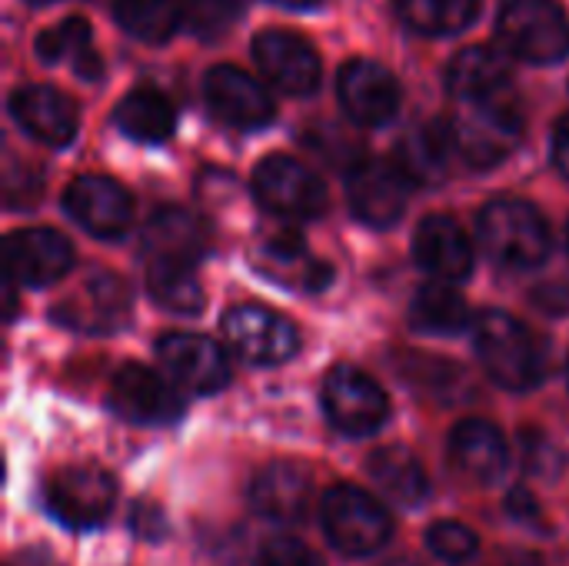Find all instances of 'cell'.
<instances>
[{"label": "cell", "instance_id": "obj_39", "mask_svg": "<svg viewBox=\"0 0 569 566\" xmlns=\"http://www.w3.org/2000/svg\"><path fill=\"white\" fill-rule=\"evenodd\" d=\"M507 514H510V520H517V524H523V527L547 530V520H543L540 500H537L530 490H523V487L510 490V497H507Z\"/></svg>", "mask_w": 569, "mask_h": 566}, {"label": "cell", "instance_id": "obj_9", "mask_svg": "<svg viewBox=\"0 0 569 566\" xmlns=\"http://www.w3.org/2000/svg\"><path fill=\"white\" fill-rule=\"evenodd\" d=\"M113 500H117V487L110 474L90 464L67 467L53 474L47 484V510L73 530L107 520V514L113 510Z\"/></svg>", "mask_w": 569, "mask_h": 566}, {"label": "cell", "instance_id": "obj_41", "mask_svg": "<svg viewBox=\"0 0 569 566\" xmlns=\"http://www.w3.org/2000/svg\"><path fill=\"white\" fill-rule=\"evenodd\" d=\"M130 527L140 534V537H147V540H157L160 534H163V514L153 507V504H137V510H133V517H130Z\"/></svg>", "mask_w": 569, "mask_h": 566}, {"label": "cell", "instance_id": "obj_22", "mask_svg": "<svg viewBox=\"0 0 569 566\" xmlns=\"http://www.w3.org/2000/svg\"><path fill=\"white\" fill-rule=\"evenodd\" d=\"M10 113L17 117V123L30 137H37L40 143H50V147H63L77 133L73 100L53 87H43V83L17 87L10 97Z\"/></svg>", "mask_w": 569, "mask_h": 566}, {"label": "cell", "instance_id": "obj_46", "mask_svg": "<svg viewBox=\"0 0 569 566\" xmlns=\"http://www.w3.org/2000/svg\"><path fill=\"white\" fill-rule=\"evenodd\" d=\"M567 247H569V227H567Z\"/></svg>", "mask_w": 569, "mask_h": 566}, {"label": "cell", "instance_id": "obj_5", "mask_svg": "<svg viewBox=\"0 0 569 566\" xmlns=\"http://www.w3.org/2000/svg\"><path fill=\"white\" fill-rule=\"evenodd\" d=\"M323 530L350 557H367L390 540V514L360 487H333L323 497Z\"/></svg>", "mask_w": 569, "mask_h": 566}, {"label": "cell", "instance_id": "obj_45", "mask_svg": "<svg viewBox=\"0 0 569 566\" xmlns=\"http://www.w3.org/2000/svg\"><path fill=\"white\" fill-rule=\"evenodd\" d=\"M30 3H50V0H30Z\"/></svg>", "mask_w": 569, "mask_h": 566}, {"label": "cell", "instance_id": "obj_7", "mask_svg": "<svg viewBox=\"0 0 569 566\" xmlns=\"http://www.w3.org/2000/svg\"><path fill=\"white\" fill-rule=\"evenodd\" d=\"M223 337L240 360L257 364V367L283 364L300 350L297 327L283 314L257 307V304L233 307L223 317Z\"/></svg>", "mask_w": 569, "mask_h": 566}, {"label": "cell", "instance_id": "obj_34", "mask_svg": "<svg viewBox=\"0 0 569 566\" xmlns=\"http://www.w3.org/2000/svg\"><path fill=\"white\" fill-rule=\"evenodd\" d=\"M397 10L420 33H457L477 17L480 0H397Z\"/></svg>", "mask_w": 569, "mask_h": 566}, {"label": "cell", "instance_id": "obj_13", "mask_svg": "<svg viewBox=\"0 0 569 566\" xmlns=\"http://www.w3.org/2000/svg\"><path fill=\"white\" fill-rule=\"evenodd\" d=\"M50 317L57 324H63L70 330H83V334L120 330L130 317V290L113 274H93L83 280V287L77 294H70L63 304H57Z\"/></svg>", "mask_w": 569, "mask_h": 566}, {"label": "cell", "instance_id": "obj_6", "mask_svg": "<svg viewBox=\"0 0 569 566\" xmlns=\"http://www.w3.org/2000/svg\"><path fill=\"white\" fill-rule=\"evenodd\" d=\"M253 193L260 207L287 220H310L327 210V190L320 177L287 153H273L257 163Z\"/></svg>", "mask_w": 569, "mask_h": 566}, {"label": "cell", "instance_id": "obj_32", "mask_svg": "<svg viewBox=\"0 0 569 566\" xmlns=\"http://www.w3.org/2000/svg\"><path fill=\"white\" fill-rule=\"evenodd\" d=\"M147 290L170 314H200L203 310V287H200V277L193 274V264H173V260L150 264Z\"/></svg>", "mask_w": 569, "mask_h": 566}, {"label": "cell", "instance_id": "obj_18", "mask_svg": "<svg viewBox=\"0 0 569 566\" xmlns=\"http://www.w3.org/2000/svg\"><path fill=\"white\" fill-rule=\"evenodd\" d=\"M257 267L270 280H277L290 290H300V294H320L330 284V267L307 250L303 237H297L293 230H283V227L270 230L257 244Z\"/></svg>", "mask_w": 569, "mask_h": 566}, {"label": "cell", "instance_id": "obj_44", "mask_svg": "<svg viewBox=\"0 0 569 566\" xmlns=\"http://www.w3.org/2000/svg\"><path fill=\"white\" fill-rule=\"evenodd\" d=\"M383 566H417V564H410V560H390V564H383Z\"/></svg>", "mask_w": 569, "mask_h": 566}, {"label": "cell", "instance_id": "obj_23", "mask_svg": "<svg viewBox=\"0 0 569 566\" xmlns=\"http://www.w3.org/2000/svg\"><path fill=\"white\" fill-rule=\"evenodd\" d=\"M310 474L297 464H267L250 484V504L260 517L277 524H297L310 510Z\"/></svg>", "mask_w": 569, "mask_h": 566}, {"label": "cell", "instance_id": "obj_12", "mask_svg": "<svg viewBox=\"0 0 569 566\" xmlns=\"http://www.w3.org/2000/svg\"><path fill=\"white\" fill-rule=\"evenodd\" d=\"M253 57L263 77L293 97H307L320 87V57L300 33L260 30L253 37Z\"/></svg>", "mask_w": 569, "mask_h": 566}, {"label": "cell", "instance_id": "obj_37", "mask_svg": "<svg viewBox=\"0 0 569 566\" xmlns=\"http://www.w3.org/2000/svg\"><path fill=\"white\" fill-rule=\"evenodd\" d=\"M240 7L243 0H183V17L200 37H220Z\"/></svg>", "mask_w": 569, "mask_h": 566}, {"label": "cell", "instance_id": "obj_4", "mask_svg": "<svg viewBox=\"0 0 569 566\" xmlns=\"http://www.w3.org/2000/svg\"><path fill=\"white\" fill-rule=\"evenodd\" d=\"M497 33L510 53L533 63H553L569 50V20L557 0H503Z\"/></svg>", "mask_w": 569, "mask_h": 566}, {"label": "cell", "instance_id": "obj_33", "mask_svg": "<svg viewBox=\"0 0 569 566\" xmlns=\"http://www.w3.org/2000/svg\"><path fill=\"white\" fill-rule=\"evenodd\" d=\"M467 320H470L467 300L453 287H443V284L420 287L417 297H413V304H410V324L417 330H423V334L447 337V334L463 330Z\"/></svg>", "mask_w": 569, "mask_h": 566}, {"label": "cell", "instance_id": "obj_17", "mask_svg": "<svg viewBox=\"0 0 569 566\" xmlns=\"http://www.w3.org/2000/svg\"><path fill=\"white\" fill-rule=\"evenodd\" d=\"M157 357L163 370L193 394H213L230 380L227 354L200 334H167L157 344Z\"/></svg>", "mask_w": 569, "mask_h": 566}, {"label": "cell", "instance_id": "obj_27", "mask_svg": "<svg viewBox=\"0 0 569 566\" xmlns=\"http://www.w3.org/2000/svg\"><path fill=\"white\" fill-rule=\"evenodd\" d=\"M113 120L117 127L140 140V143H160L173 133L177 127V113H173V103L153 90V87H133L113 110Z\"/></svg>", "mask_w": 569, "mask_h": 566}, {"label": "cell", "instance_id": "obj_2", "mask_svg": "<svg viewBox=\"0 0 569 566\" xmlns=\"http://www.w3.org/2000/svg\"><path fill=\"white\" fill-rule=\"evenodd\" d=\"M457 153L470 167H497L507 160L523 133V110L520 100L507 90L487 100L463 103V110L450 123Z\"/></svg>", "mask_w": 569, "mask_h": 566}, {"label": "cell", "instance_id": "obj_28", "mask_svg": "<svg viewBox=\"0 0 569 566\" xmlns=\"http://www.w3.org/2000/svg\"><path fill=\"white\" fill-rule=\"evenodd\" d=\"M400 370L407 377V384L430 397V400H440V404H460L473 394V384L467 377L463 367L443 360V357H423V354H403L400 360Z\"/></svg>", "mask_w": 569, "mask_h": 566}, {"label": "cell", "instance_id": "obj_3", "mask_svg": "<svg viewBox=\"0 0 569 566\" xmlns=\"http://www.w3.org/2000/svg\"><path fill=\"white\" fill-rule=\"evenodd\" d=\"M477 234L500 267L530 270L550 254V230L537 207L523 200H493L477 217Z\"/></svg>", "mask_w": 569, "mask_h": 566}, {"label": "cell", "instance_id": "obj_35", "mask_svg": "<svg viewBox=\"0 0 569 566\" xmlns=\"http://www.w3.org/2000/svg\"><path fill=\"white\" fill-rule=\"evenodd\" d=\"M427 547L433 550V557H440L443 564H467L477 557L480 540L470 527L457 524V520H440L427 530Z\"/></svg>", "mask_w": 569, "mask_h": 566}, {"label": "cell", "instance_id": "obj_26", "mask_svg": "<svg viewBox=\"0 0 569 566\" xmlns=\"http://www.w3.org/2000/svg\"><path fill=\"white\" fill-rule=\"evenodd\" d=\"M507 87H510V60L497 47H467L447 67V90L460 103L507 93Z\"/></svg>", "mask_w": 569, "mask_h": 566}, {"label": "cell", "instance_id": "obj_30", "mask_svg": "<svg viewBox=\"0 0 569 566\" xmlns=\"http://www.w3.org/2000/svg\"><path fill=\"white\" fill-rule=\"evenodd\" d=\"M370 474L403 507H417L430 494V480H427L420 460L403 447H380L370 457Z\"/></svg>", "mask_w": 569, "mask_h": 566}, {"label": "cell", "instance_id": "obj_42", "mask_svg": "<svg viewBox=\"0 0 569 566\" xmlns=\"http://www.w3.org/2000/svg\"><path fill=\"white\" fill-rule=\"evenodd\" d=\"M553 163L569 180V113H563L553 127Z\"/></svg>", "mask_w": 569, "mask_h": 566}, {"label": "cell", "instance_id": "obj_21", "mask_svg": "<svg viewBox=\"0 0 569 566\" xmlns=\"http://www.w3.org/2000/svg\"><path fill=\"white\" fill-rule=\"evenodd\" d=\"M140 247L150 264H157V260L197 264L210 250V234L197 214H190L183 207H160L147 220Z\"/></svg>", "mask_w": 569, "mask_h": 566}, {"label": "cell", "instance_id": "obj_29", "mask_svg": "<svg viewBox=\"0 0 569 566\" xmlns=\"http://www.w3.org/2000/svg\"><path fill=\"white\" fill-rule=\"evenodd\" d=\"M37 53L43 63H60V60H70L77 77H87V80H97V70H100V57L93 53V43H90V23L77 13L63 17L57 27L43 30L37 37Z\"/></svg>", "mask_w": 569, "mask_h": 566}, {"label": "cell", "instance_id": "obj_8", "mask_svg": "<svg viewBox=\"0 0 569 566\" xmlns=\"http://www.w3.org/2000/svg\"><path fill=\"white\" fill-rule=\"evenodd\" d=\"M323 407L337 430L367 437L390 417L383 387L357 367H333L323 380Z\"/></svg>", "mask_w": 569, "mask_h": 566}, {"label": "cell", "instance_id": "obj_36", "mask_svg": "<svg viewBox=\"0 0 569 566\" xmlns=\"http://www.w3.org/2000/svg\"><path fill=\"white\" fill-rule=\"evenodd\" d=\"M523 444V467L527 474H533L537 480H557L567 470V454L557 440H550L543 430H523L520 437Z\"/></svg>", "mask_w": 569, "mask_h": 566}, {"label": "cell", "instance_id": "obj_20", "mask_svg": "<svg viewBox=\"0 0 569 566\" xmlns=\"http://www.w3.org/2000/svg\"><path fill=\"white\" fill-rule=\"evenodd\" d=\"M507 440L487 420H463L450 434V467L473 487H493L507 474Z\"/></svg>", "mask_w": 569, "mask_h": 566}, {"label": "cell", "instance_id": "obj_38", "mask_svg": "<svg viewBox=\"0 0 569 566\" xmlns=\"http://www.w3.org/2000/svg\"><path fill=\"white\" fill-rule=\"evenodd\" d=\"M260 566H327L323 557L297 537H273L260 547Z\"/></svg>", "mask_w": 569, "mask_h": 566}, {"label": "cell", "instance_id": "obj_19", "mask_svg": "<svg viewBox=\"0 0 569 566\" xmlns=\"http://www.w3.org/2000/svg\"><path fill=\"white\" fill-rule=\"evenodd\" d=\"M3 254H7L10 277L20 284H30V287L60 280L73 264V250H70L67 237H60L57 230H47V227L13 230L7 237Z\"/></svg>", "mask_w": 569, "mask_h": 566}, {"label": "cell", "instance_id": "obj_1", "mask_svg": "<svg viewBox=\"0 0 569 566\" xmlns=\"http://www.w3.org/2000/svg\"><path fill=\"white\" fill-rule=\"evenodd\" d=\"M483 370L507 390H530L543 380L540 340L510 314L487 310L473 327Z\"/></svg>", "mask_w": 569, "mask_h": 566}, {"label": "cell", "instance_id": "obj_11", "mask_svg": "<svg viewBox=\"0 0 569 566\" xmlns=\"http://www.w3.org/2000/svg\"><path fill=\"white\" fill-rule=\"evenodd\" d=\"M337 93H340L347 117L363 127H383L400 110V87L393 73L383 63L367 60V57H353L343 63Z\"/></svg>", "mask_w": 569, "mask_h": 566}, {"label": "cell", "instance_id": "obj_15", "mask_svg": "<svg viewBox=\"0 0 569 566\" xmlns=\"http://www.w3.org/2000/svg\"><path fill=\"white\" fill-rule=\"evenodd\" d=\"M63 207L87 234L103 237V240L127 234V227L133 220L130 193L117 180L97 177V173L77 177L63 193Z\"/></svg>", "mask_w": 569, "mask_h": 566}, {"label": "cell", "instance_id": "obj_31", "mask_svg": "<svg viewBox=\"0 0 569 566\" xmlns=\"http://www.w3.org/2000/svg\"><path fill=\"white\" fill-rule=\"evenodd\" d=\"M113 20L143 43H167L180 27V3L177 0H113Z\"/></svg>", "mask_w": 569, "mask_h": 566}, {"label": "cell", "instance_id": "obj_16", "mask_svg": "<svg viewBox=\"0 0 569 566\" xmlns=\"http://www.w3.org/2000/svg\"><path fill=\"white\" fill-rule=\"evenodd\" d=\"M110 404L133 424H170L183 414V397L170 380L143 364H123L110 380Z\"/></svg>", "mask_w": 569, "mask_h": 566}, {"label": "cell", "instance_id": "obj_40", "mask_svg": "<svg viewBox=\"0 0 569 566\" xmlns=\"http://www.w3.org/2000/svg\"><path fill=\"white\" fill-rule=\"evenodd\" d=\"M533 304L547 314H569V277H557V280H547L540 287H533Z\"/></svg>", "mask_w": 569, "mask_h": 566}, {"label": "cell", "instance_id": "obj_14", "mask_svg": "<svg viewBox=\"0 0 569 566\" xmlns=\"http://www.w3.org/2000/svg\"><path fill=\"white\" fill-rule=\"evenodd\" d=\"M203 93L210 110L230 127H263L273 120V97L267 87L233 63H217L203 77Z\"/></svg>", "mask_w": 569, "mask_h": 566}, {"label": "cell", "instance_id": "obj_43", "mask_svg": "<svg viewBox=\"0 0 569 566\" xmlns=\"http://www.w3.org/2000/svg\"><path fill=\"white\" fill-rule=\"evenodd\" d=\"M277 3H283V7H313L317 0H277Z\"/></svg>", "mask_w": 569, "mask_h": 566}, {"label": "cell", "instance_id": "obj_10", "mask_svg": "<svg viewBox=\"0 0 569 566\" xmlns=\"http://www.w3.org/2000/svg\"><path fill=\"white\" fill-rule=\"evenodd\" d=\"M347 200L350 210L370 227H390L403 217L410 200V180L397 163L387 160H360L347 173Z\"/></svg>", "mask_w": 569, "mask_h": 566}, {"label": "cell", "instance_id": "obj_24", "mask_svg": "<svg viewBox=\"0 0 569 566\" xmlns=\"http://www.w3.org/2000/svg\"><path fill=\"white\" fill-rule=\"evenodd\" d=\"M413 257L427 274L440 280H460L473 267V247L467 234L460 230L453 217H443V214H433L417 227Z\"/></svg>", "mask_w": 569, "mask_h": 566}, {"label": "cell", "instance_id": "obj_25", "mask_svg": "<svg viewBox=\"0 0 569 566\" xmlns=\"http://www.w3.org/2000/svg\"><path fill=\"white\" fill-rule=\"evenodd\" d=\"M457 153L453 130L447 120L417 123L397 143V167L410 183H440L450 173V160Z\"/></svg>", "mask_w": 569, "mask_h": 566}]
</instances>
